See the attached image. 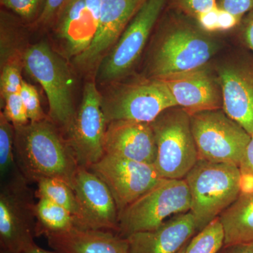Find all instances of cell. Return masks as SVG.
I'll return each mask as SVG.
<instances>
[{"mask_svg": "<svg viewBox=\"0 0 253 253\" xmlns=\"http://www.w3.org/2000/svg\"><path fill=\"white\" fill-rule=\"evenodd\" d=\"M151 44L147 77L153 78L204 66L222 47L221 41L203 29L194 18L170 9L160 23Z\"/></svg>", "mask_w": 253, "mask_h": 253, "instance_id": "obj_1", "label": "cell"}, {"mask_svg": "<svg viewBox=\"0 0 253 253\" xmlns=\"http://www.w3.org/2000/svg\"><path fill=\"white\" fill-rule=\"evenodd\" d=\"M14 128L15 158L28 182L56 178L72 187L80 166L54 123L45 119Z\"/></svg>", "mask_w": 253, "mask_h": 253, "instance_id": "obj_2", "label": "cell"}, {"mask_svg": "<svg viewBox=\"0 0 253 253\" xmlns=\"http://www.w3.org/2000/svg\"><path fill=\"white\" fill-rule=\"evenodd\" d=\"M241 173L234 165L199 159L184 177L191 199V212L202 230L241 194Z\"/></svg>", "mask_w": 253, "mask_h": 253, "instance_id": "obj_3", "label": "cell"}, {"mask_svg": "<svg viewBox=\"0 0 253 253\" xmlns=\"http://www.w3.org/2000/svg\"><path fill=\"white\" fill-rule=\"evenodd\" d=\"M157 156L155 167L163 179H183L199 161L190 114L176 106L151 123Z\"/></svg>", "mask_w": 253, "mask_h": 253, "instance_id": "obj_4", "label": "cell"}, {"mask_svg": "<svg viewBox=\"0 0 253 253\" xmlns=\"http://www.w3.org/2000/svg\"><path fill=\"white\" fill-rule=\"evenodd\" d=\"M23 63L28 74L45 91L50 121L67 132L76 113L73 104L72 78L67 63L43 42L26 50Z\"/></svg>", "mask_w": 253, "mask_h": 253, "instance_id": "obj_5", "label": "cell"}, {"mask_svg": "<svg viewBox=\"0 0 253 253\" xmlns=\"http://www.w3.org/2000/svg\"><path fill=\"white\" fill-rule=\"evenodd\" d=\"M189 188L183 179H164L118 214L117 233L123 238L156 229L168 219L191 211Z\"/></svg>", "mask_w": 253, "mask_h": 253, "instance_id": "obj_6", "label": "cell"}, {"mask_svg": "<svg viewBox=\"0 0 253 253\" xmlns=\"http://www.w3.org/2000/svg\"><path fill=\"white\" fill-rule=\"evenodd\" d=\"M176 104L162 80L146 77L113 86L102 96L106 123L130 121L151 123Z\"/></svg>", "mask_w": 253, "mask_h": 253, "instance_id": "obj_7", "label": "cell"}, {"mask_svg": "<svg viewBox=\"0 0 253 253\" xmlns=\"http://www.w3.org/2000/svg\"><path fill=\"white\" fill-rule=\"evenodd\" d=\"M199 160L239 167L251 135L223 109L190 114Z\"/></svg>", "mask_w": 253, "mask_h": 253, "instance_id": "obj_8", "label": "cell"}, {"mask_svg": "<svg viewBox=\"0 0 253 253\" xmlns=\"http://www.w3.org/2000/svg\"><path fill=\"white\" fill-rule=\"evenodd\" d=\"M168 1L145 0L116 44L98 66V83H116L130 72L141 57Z\"/></svg>", "mask_w": 253, "mask_h": 253, "instance_id": "obj_9", "label": "cell"}, {"mask_svg": "<svg viewBox=\"0 0 253 253\" xmlns=\"http://www.w3.org/2000/svg\"><path fill=\"white\" fill-rule=\"evenodd\" d=\"M24 177L0 184V251L19 253L36 235V203Z\"/></svg>", "mask_w": 253, "mask_h": 253, "instance_id": "obj_10", "label": "cell"}, {"mask_svg": "<svg viewBox=\"0 0 253 253\" xmlns=\"http://www.w3.org/2000/svg\"><path fill=\"white\" fill-rule=\"evenodd\" d=\"M223 108L229 117L253 134V54L236 51L213 63Z\"/></svg>", "mask_w": 253, "mask_h": 253, "instance_id": "obj_11", "label": "cell"}, {"mask_svg": "<svg viewBox=\"0 0 253 253\" xmlns=\"http://www.w3.org/2000/svg\"><path fill=\"white\" fill-rule=\"evenodd\" d=\"M106 127L102 96L95 83L89 82L84 86L81 104L66 132V139L80 166L89 168L104 156Z\"/></svg>", "mask_w": 253, "mask_h": 253, "instance_id": "obj_12", "label": "cell"}, {"mask_svg": "<svg viewBox=\"0 0 253 253\" xmlns=\"http://www.w3.org/2000/svg\"><path fill=\"white\" fill-rule=\"evenodd\" d=\"M112 194L118 213L164 180L154 165L104 155L88 168Z\"/></svg>", "mask_w": 253, "mask_h": 253, "instance_id": "obj_13", "label": "cell"}, {"mask_svg": "<svg viewBox=\"0 0 253 253\" xmlns=\"http://www.w3.org/2000/svg\"><path fill=\"white\" fill-rule=\"evenodd\" d=\"M176 106L189 114L222 109V94L212 61L189 71L162 78Z\"/></svg>", "mask_w": 253, "mask_h": 253, "instance_id": "obj_14", "label": "cell"}, {"mask_svg": "<svg viewBox=\"0 0 253 253\" xmlns=\"http://www.w3.org/2000/svg\"><path fill=\"white\" fill-rule=\"evenodd\" d=\"M101 0H68L54 19L55 36L69 58L84 53L94 40Z\"/></svg>", "mask_w": 253, "mask_h": 253, "instance_id": "obj_15", "label": "cell"}, {"mask_svg": "<svg viewBox=\"0 0 253 253\" xmlns=\"http://www.w3.org/2000/svg\"><path fill=\"white\" fill-rule=\"evenodd\" d=\"M83 214L82 229L117 232L118 210L106 184L89 170L79 166L72 186Z\"/></svg>", "mask_w": 253, "mask_h": 253, "instance_id": "obj_16", "label": "cell"}, {"mask_svg": "<svg viewBox=\"0 0 253 253\" xmlns=\"http://www.w3.org/2000/svg\"><path fill=\"white\" fill-rule=\"evenodd\" d=\"M145 0H101L97 31L89 47L75 58L78 67L99 66L134 17Z\"/></svg>", "mask_w": 253, "mask_h": 253, "instance_id": "obj_17", "label": "cell"}, {"mask_svg": "<svg viewBox=\"0 0 253 253\" xmlns=\"http://www.w3.org/2000/svg\"><path fill=\"white\" fill-rule=\"evenodd\" d=\"M104 155L154 165L157 148L151 123L116 121L107 123Z\"/></svg>", "mask_w": 253, "mask_h": 253, "instance_id": "obj_18", "label": "cell"}, {"mask_svg": "<svg viewBox=\"0 0 253 253\" xmlns=\"http://www.w3.org/2000/svg\"><path fill=\"white\" fill-rule=\"evenodd\" d=\"M201 231L191 211L176 214L156 229L126 238L129 253H177Z\"/></svg>", "mask_w": 253, "mask_h": 253, "instance_id": "obj_19", "label": "cell"}, {"mask_svg": "<svg viewBox=\"0 0 253 253\" xmlns=\"http://www.w3.org/2000/svg\"><path fill=\"white\" fill-rule=\"evenodd\" d=\"M44 237L49 247L59 253H129L127 239L112 231L74 226Z\"/></svg>", "mask_w": 253, "mask_h": 253, "instance_id": "obj_20", "label": "cell"}, {"mask_svg": "<svg viewBox=\"0 0 253 253\" xmlns=\"http://www.w3.org/2000/svg\"><path fill=\"white\" fill-rule=\"evenodd\" d=\"M219 219L224 229V245L253 242V192L240 194Z\"/></svg>", "mask_w": 253, "mask_h": 253, "instance_id": "obj_21", "label": "cell"}, {"mask_svg": "<svg viewBox=\"0 0 253 253\" xmlns=\"http://www.w3.org/2000/svg\"><path fill=\"white\" fill-rule=\"evenodd\" d=\"M36 219L37 237L68 230L77 226V221L71 212L44 198L38 199L36 203Z\"/></svg>", "mask_w": 253, "mask_h": 253, "instance_id": "obj_22", "label": "cell"}, {"mask_svg": "<svg viewBox=\"0 0 253 253\" xmlns=\"http://www.w3.org/2000/svg\"><path fill=\"white\" fill-rule=\"evenodd\" d=\"M38 184L35 196L44 198L59 205L71 213L77 221V227L83 224V214L76 194L69 184L56 178L42 179Z\"/></svg>", "mask_w": 253, "mask_h": 253, "instance_id": "obj_23", "label": "cell"}, {"mask_svg": "<svg viewBox=\"0 0 253 253\" xmlns=\"http://www.w3.org/2000/svg\"><path fill=\"white\" fill-rule=\"evenodd\" d=\"M15 128L4 113L0 114V184L24 177L14 153Z\"/></svg>", "mask_w": 253, "mask_h": 253, "instance_id": "obj_24", "label": "cell"}, {"mask_svg": "<svg viewBox=\"0 0 253 253\" xmlns=\"http://www.w3.org/2000/svg\"><path fill=\"white\" fill-rule=\"evenodd\" d=\"M224 245V229L218 217L190 240L185 253H217Z\"/></svg>", "mask_w": 253, "mask_h": 253, "instance_id": "obj_25", "label": "cell"}, {"mask_svg": "<svg viewBox=\"0 0 253 253\" xmlns=\"http://www.w3.org/2000/svg\"><path fill=\"white\" fill-rule=\"evenodd\" d=\"M168 9L196 20L217 7L216 0H168Z\"/></svg>", "mask_w": 253, "mask_h": 253, "instance_id": "obj_26", "label": "cell"}, {"mask_svg": "<svg viewBox=\"0 0 253 253\" xmlns=\"http://www.w3.org/2000/svg\"><path fill=\"white\" fill-rule=\"evenodd\" d=\"M20 67L15 61H8L2 66L0 79L1 99H4L9 95L17 94L21 90L23 80Z\"/></svg>", "mask_w": 253, "mask_h": 253, "instance_id": "obj_27", "label": "cell"}, {"mask_svg": "<svg viewBox=\"0 0 253 253\" xmlns=\"http://www.w3.org/2000/svg\"><path fill=\"white\" fill-rule=\"evenodd\" d=\"M46 0H1V4L25 21L39 18Z\"/></svg>", "mask_w": 253, "mask_h": 253, "instance_id": "obj_28", "label": "cell"}, {"mask_svg": "<svg viewBox=\"0 0 253 253\" xmlns=\"http://www.w3.org/2000/svg\"><path fill=\"white\" fill-rule=\"evenodd\" d=\"M19 94L27 111L30 122H39L47 119L42 109L39 95L35 86L23 81Z\"/></svg>", "mask_w": 253, "mask_h": 253, "instance_id": "obj_29", "label": "cell"}, {"mask_svg": "<svg viewBox=\"0 0 253 253\" xmlns=\"http://www.w3.org/2000/svg\"><path fill=\"white\" fill-rule=\"evenodd\" d=\"M4 115L14 126H26L29 123L27 111L19 93L9 95L4 99Z\"/></svg>", "mask_w": 253, "mask_h": 253, "instance_id": "obj_30", "label": "cell"}, {"mask_svg": "<svg viewBox=\"0 0 253 253\" xmlns=\"http://www.w3.org/2000/svg\"><path fill=\"white\" fill-rule=\"evenodd\" d=\"M217 6L219 9L242 20L253 9V0H218Z\"/></svg>", "mask_w": 253, "mask_h": 253, "instance_id": "obj_31", "label": "cell"}, {"mask_svg": "<svg viewBox=\"0 0 253 253\" xmlns=\"http://www.w3.org/2000/svg\"><path fill=\"white\" fill-rule=\"evenodd\" d=\"M238 33L243 44L253 53V8L241 20Z\"/></svg>", "mask_w": 253, "mask_h": 253, "instance_id": "obj_32", "label": "cell"}, {"mask_svg": "<svg viewBox=\"0 0 253 253\" xmlns=\"http://www.w3.org/2000/svg\"><path fill=\"white\" fill-rule=\"evenodd\" d=\"M68 0H46L44 8L38 18V23L41 25H48L54 22L56 15L63 4Z\"/></svg>", "mask_w": 253, "mask_h": 253, "instance_id": "obj_33", "label": "cell"}, {"mask_svg": "<svg viewBox=\"0 0 253 253\" xmlns=\"http://www.w3.org/2000/svg\"><path fill=\"white\" fill-rule=\"evenodd\" d=\"M239 168L241 174H249L253 176V134L251 135V140Z\"/></svg>", "mask_w": 253, "mask_h": 253, "instance_id": "obj_34", "label": "cell"}, {"mask_svg": "<svg viewBox=\"0 0 253 253\" xmlns=\"http://www.w3.org/2000/svg\"><path fill=\"white\" fill-rule=\"evenodd\" d=\"M217 253H253V242L224 245Z\"/></svg>", "mask_w": 253, "mask_h": 253, "instance_id": "obj_35", "label": "cell"}, {"mask_svg": "<svg viewBox=\"0 0 253 253\" xmlns=\"http://www.w3.org/2000/svg\"><path fill=\"white\" fill-rule=\"evenodd\" d=\"M241 194L253 192V176L249 174H241Z\"/></svg>", "mask_w": 253, "mask_h": 253, "instance_id": "obj_36", "label": "cell"}, {"mask_svg": "<svg viewBox=\"0 0 253 253\" xmlns=\"http://www.w3.org/2000/svg\"><path fill=\"white\" fill-rule=\"evenodd\" d=\"M19 253H59L56 252V251H50L42 249V248L40 247L36 244H33L31 247L28 248L27 249L24 250V251H21Z\"/></svg>", "mask_w": 253, "mask_h": 253, "instance_id": "obj_37", "label": "cell"}, {"mask_svg": "<svg viewBox=\"0 0 253 253\" xmlns=\"http://www.w3.org/2000/svg\"><path fill=\"white\" fill-rule=\"evenodd\" d=\"M189 242L187 243V244L184 245V246H183V247L181 248V249L180 250V251H179V252H178L177 253H185L186 249V248H187V246H188V244H189Z\"/></svg>", "mask_w": 253, "mask_h": 253, "instance_id": "obj_38", "label": "cell"}]
</instances>
